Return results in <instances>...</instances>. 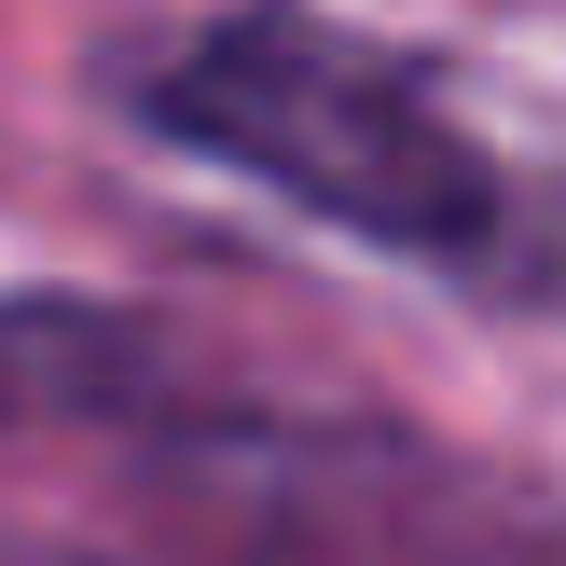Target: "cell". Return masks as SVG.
Returning a JSON list of instances; mask_svg holds the SVG:
<instances>
[{
  "label": "cell",
  "mask_w": 566,
  "mask_h": 566,
  "mask_svg": "<svg viewBox=\"0 0 566 566\" xmlns=\"http://www.w3.org/2000/svg\"><path fill=\"white\" fill-rule=\"evenodd\" d=\"M180 346L83 291H0V429H153L180 415Z\"/></svg>",
  "instance_id": "3"
},
{
  "label": "cell",
  "mask_w": 566,
  "mask_h": 566,
  "mask_svg": "<svg viewBox=\"0 0 566 566\" xmlns=\"http://www.w3.org/2000/svg\"><path fill=\"white\" fill-rule=\"evenodd\" d=\"M125 111L180 153L235 166L249 193L304 208L318 235H359L387 263L566 318V208L484 153V125L401 42L318 14V0H221V14L166 28L125 70Z\"/></svg>",
  "instance_id": "1"
},
{
  "label": "cell",
  "mask_w": 566,
  "mask_h": 566,
  "mask_svg": "<svg viewBox=\"0 0 566 566\" xmlns=\"http://www.w3.org/2000/svg\"><path fill=\"white\" fill-rule=\"evenodd\" d=\"M153 497L235 566H566V512L387 415H153Z\"/></svg>",
  "instance_id": "2"
}]
</instances>
